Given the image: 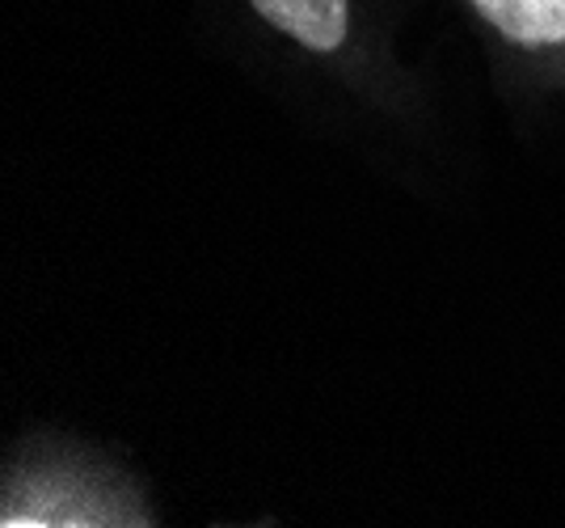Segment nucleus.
I'll list each match as a JSON object with an SVG mask.
<instances>
[{
    "mask_svg": "<svg viewBox=\"0 0 565 528\" xmlns=\"http://www.w3.org/2000/svg\"><path fill=\"white\" fill-rule=\"evenodd\" d=\"M279 34L308 51H338L351 34V0H249Z\"/></svg>",
    "mask_w": 565,
    "mask_h": 528,
    "instance_id": "obj_1",
    "label": "nucleus"
},
{
    "mask_svg": "<svg viewBox=\"0 0 565 528\" xmlns=\"http://www.w3.org/2000/svg\"><path fill=\"white\" fill-rule=\"evenodd\" d=\"M515 47L544 51L565 43V0H469Z\"/></svg>",
    "mask_w": 565,
    "mask_h": 528,
    "instance_id": "obj_2",
    "label": "nucleus"
}]
</instances>
